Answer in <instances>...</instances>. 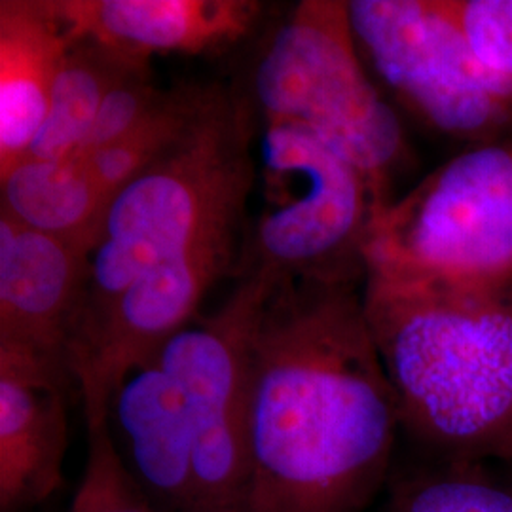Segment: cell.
Returning <instances> with one entry per match:
<instances>
[{
	"instance_id": "cell-1",
	"label": "cell",
	"mask_w": 512,
	"mask_h": 512,
	"mask_svg": "<svg viewBox=\"0 0 512 512\" xmlns=\"http://www.w3.org/2000/svg\"><path fill=\"white\" fill-rule=\"evenodd\" d=\"M247 332L245 512H363L401 425L365 283L241 279Z\"/></svg>"
},
{
	"instance_id": "cell-2",
	"label": "cell",
	"mask_w": 512,
	"mask_h": 512,
	"mask_svg": "<svg viewBox=\"0 0 512 512\" xmlns=\"http://www.w3.org/2000/svg\"><path fill=\"white\" fill-rule=\"evenodd\" d=\"M255 173L247 105L207 88L183 139L112 196L86 253L69 344L99 321L103 349L131 365L196 319L203 296L239 266Z\"/></svg>"
},
{
	"instance_id": "cell-3",
	"label": "cell",
	"mask_w": 512,
	"mask_h": 512,
	"mask_svg": "<svg viewBox=\"0 0 512 512\" xmlns=\"http://www.w3.org/2000/svg\"><path fill=\"white\" fill-rule=\"evenodd\" d=\"M363 300L403 429L440 461L512 465V279L368 266Z\"/></svg>"
},
{
	"instance_id": "cell-4",
	"label": "cell",
	"mask_w": 512,
	"mask_h": 512,
	"mask_svg": "<svg viewBox=\"0 0 512 512\" xmlns=\"http://www.w3.org/2000/svg\"><path fill=\"white\" fill-rule=\"evenodd\" d=\"M253 95L264 122L306 129L355 167L376 217L397 200L395 183L410 164V148L397 110L359 54L348 2H300L260 55Z\"/></svg>"
},
{
	"instance_id": "cell-5",
	"label": "cell",
	"mask_w": 512,
	"mask_h": 512,
	"mask_svg": "<svg viewBox=\"0 0 512 512\" xmlns=\"http://www.w3.org/2000/svg\"><path fill=\"white\" fill-rule=\"evenodd\" d=\"M253 188L258 209L245 228L241 279L365 283L376 205L355 167L310 131L262 120Z\"/></svg>"
},
{
	"instance_id": "cell-6",
	"label": "cell",
	"mask_w": 512,
	"mask_h": 512,
	"mask_svg": "<svg viewBox=\"0 0 512 512\" xmlns=\"http://www.w3.org/2000/svg\"><path fill=\"white\" fill-rule=\"evenodd\" d=\"M366 69L442 137L478 147L512 137V80L478 55L446 0H351Z\"/></svg>"
},
{
	"instance_id": "cell-7",
	"label": "cell",
	"mask_w": 512,
	"mask_h": 512,
	"mask_svg": "<svg viewBox=\"0 0 512 512\" xmlns=\"http://www.w3.org/2000/svg\"><path fill=\"white\" fill-rule=\"evenodd\" d=\"M512 279V137L465 148L378 215L366 268Z\"/></svg>"
},
{
	"instance_id": "cell-8",
	"label": "cell",
	"mask_w": 512,
	"mask_h": 512,
	"mask_svg": "<svg viewBox=\"0 0 512 512\" xmlns=\"http://www.w3.org/2000/svg\"><path fill=\"white\" fill-rule=\"evenodd\" d=\"M249 317L251 293L239 283L215 315L192 319L152 353L183 389L194 437L196 512H245Z\"/></svg>"
},
{
	"instance_id": "cell-9",
	"label": "cell",
	"mask_w": 512,
	"mask_h": 512,
	"mask_svg": "<svg viewBox=\"0 0 512 512\" xmlns=\"http://www.w3.org/2000/svg\"><path fill=\"white\" fill-rule=\"evenodd\" d=\"M86 249L0 211V349L67 368Z\"/></svg>"
},
{
	"instance_id": "cell-10",
	"label": "cell",
	"mask_w": 512,
	"mask_h": 512,
	"mask_svg": "<svg viewBox=\"0 0 512 512\" xmlns=\"http://www.w3.org/2000/svg\"><path fill=\"white\" fill-rule=\"evenodd\" d=\"M63 365L0 349V512H27L63 484L69 446Z\"/></svg>"
},
{
	"instance_id": "cell-11",
	"label": "cell",
	"mask_w": 512,
	"mask_h": 512,
	"mask_svg": "<svg viewBox=\"0 0 512 512\" xmlns=\"http://www.w3.org/2000/svg\"><path fill=\"white\" fill-rule=\"evenodd\" d=\"M73 40L114 52L200 54L249 33L260 4L249 0H48Z\"/></svg>"
},
{
	"instance_id": "cell-12",
	"label": "cell",
	"mask_w": 512,
	"mask_h": 512,
	"mask_svg": "<svg viewBox=\"0 0 512 512\" xmlns=\"http://www.w3.org/2000/svg\"><path fill=\"white\" fill-rule=\"evenodd\" d=\"M124 459L143 494L169 512H196L194 437L183 389L154 355L135 366L110 401Z\"/></svg>"
},
{
	"instance_id": "cell-13",
	"label": "cell",
	"mask_w": 512,
	"mask_h": 512,
	"mask_svg": "<svg viewBox=\"0 0 512 512\" xmlns=\"http://www.w3.org/2000/svg\"><path fill=\"white\" fill-rule=\"evenodd\" d=\"M73 42L48 0L0 2V173L33 147Z\"/></svg>"
},
{
	"instance_id": "cell-14",
	"label": "cell",
	"mask_w": 512,
	"mask_h": 512,
	"mask_svg": "<svg viewBox=\"0 0 512 512\" xmlns=\"http://www.w3.org/2000/svg\"><path fill=\"white\" fill-rule=\"evenodd\" d=\"M0 186L2 213L27 228L76 243L86 253L110 202L92 169L78 156H25L0 173Z\"/></svg>"
},
{
	"instance_id": "cell-15",
	"label": "cell",
	"mask_w": 512,
	"mask_h": 512,
	"mask_svg": "<svg viewBox=\"0 0 512 512\" xmlns=\"http://www.w3.org/2000/svg\"><path fill=\"white\" fill-rule=\"evenodd\" d=\"M148 61L114 52L92 40H74L55 80L44 126L27 156L65 160L84 147L109 93Z\"/></svg>"
},
{
	"instance_id": "cell-16",
	"label": "cell",
	"mask_w": 512,
	"mask_h": 512,
	"mask_svg": "<svg viewBox=\"0 0 512 512\" xmlns=\"http://www.w3.org/2000/svg\"><path fill=\"white\" fill-rule=\"evenodd\" d=\"M382 512H512V478L488 463L440 461L399 478Z\"/></svg>"
},
{
	"instance_id": "cell-17",
	"label": "cell",
	"mask_w": 512,
	"mask_h": 512,
	"mask_svg": "<svg viewBox=\"0 0 512 512\" xmlns=\"http://www.w3.org/2000/svg\"><path fill=\"white\" fill-rule=\"evenodd\" d=\"M207 88L171 90L164 107L116 143L78 156L112 196L183 139L202 109Z\"/></svg>"
},
{
	"instance_id": "cell-18",
	"label": "cell",
	"mask_w": 512,
	"mask_h": 512,
	"mask_svg": "<svg viewBox=\"0 0 512 512\" xmlns=\"http://www.w3.org/2000/svg\"><path fill=\"white\" fill-rule=\"evenodd\" d=\"M86 427L88 459L71 512H154L114 444L109 418L86 421Z\"/></svg>"
},
{
	"instance_id": "cell-19",
	"label": "cell",
	"mask_w": 512,
	"mask_h": 512,
	"mask_svg": "<svg viewBox=\"0 0 512 512\" xmlns=\"http://www.w3.org/2000/svg\"><path fill=\"white\" fill-rule=\"evenodd\" d=\"M171 92L158 90L148 80V67L126 76L105 99L92 131L76 156L116 143L162 109Z\"/></svg>"
},
{
	"instance_id": "cell-20",
	"label": "cell",
	"mask_w": 512,
	"mask_h": 512,
	"mask_svg": "<svg viewBox=\"0 0 512 512\" xmlns=\"http://www.w3.org/2000/svg\"><path fill=\"white\" fill-rule=\"evenodd\" d=\"M476 55L512 80V0H446Z\"/></svg>"
}]
</instances>
